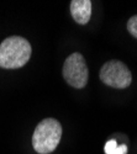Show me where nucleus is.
Listing matches in <instances>:
<instances>
[{
	"label": "nucleus",
	"instance_id": "f257e3e1",
	"mask_svg": "<svg viewBox=\"0 0 137 154\" xmlns=\"http://www.w3.org/2000/svg\"><path fill=\"white\" fill-rule=\"evenodd\" d=\"M31 45L20 36L8 37L0 43V67L4 69L21 68L30 60Z\"/></svg>",
	"mask_w": 137,
	"mask_h": 154
},
{
	"label": "nucleus",
	"instance_id": "f03ea898",
	"mask_svg": "<svg viewBox=\"0 0 137 154\" xmlns=\"http://www.w3.org/2000/svg\"><path fill=\"white\" fill-rule=\"evenodd\" d=\"M61 137V123L54 119H45L35 128L32 136L33 149L40 154H49L57 148Z\"/></svg>",
	"mask_w": 137,
	"mask_h": 154
},
{
	"label": "nucleus",
	"instance_id": "7ed1b4c3",
	"mask_svg": "<svg viewBox=\"0 0 137 154\" xmlns=\"http://www.w3.org/2000/svg\"><path fill=\"white\" fill-rule=\"evenodd\" d=\"M64 80L73 88L82 89L86 85L89 78V72L84 57L80 53L70 54L63 64Z\"/></svg>",
	"mask_w": 137,
	"mask_h": 154
},
{
	"label": "nucleus",
	"instance_id": "20e7f679",
	"mask_svg": "<svg viewBox=\"0 0 137 154\" xmlns=\"http://www.w3.org/2000/svg\"><path fill=\"white\" fill-rule=\"evenodd\" d=\"M101 82L115 89H125L131 84L132 75L129 68L120 60H110L100 69Z\"/></svg>",
	"mask_w": 137,
	"mask_h": 154
},
{
	"label": "nucleus",
	"instance_id": "39448f33",
	"mask_svg": "<svg viewBox=\"0 0 137 154\" xmlns=\"http://www.w3.org/2000/svg\"><path fill=\"white\" fill-rule=\"evenodd\" d=\"M70 14L78 23H88L92 16V2L90 0H72Z\"/></svg>",
	"mask_w": 137,
	"mask_h": 154
},
{
	"label": "nucleus",
	"instance_id": "423d86ee",
	"mask_svg": "<svg viewBox=\"0 0 137 154\" xmlns=\"http://www.w3.org/2000/svg\"><path fill=\"white\" fill-rule=\"evenodd\" d=\"M105 153L106 154H126L127 153V146L122 144L117 146L116 140H109L105 144Z\"/></svg>",
	"mask_w": 137,
	"mask_h": 154
},
{
	"label": "nucleus",
	"instance_id": "0eeeda50",
	"mask_svg": "<svg viewBox=\"0 0 137 154\" xmlns=\"http://www.w3.org/2000/svg\"><path fill=\"white\" fill-rule=\"evenodd\" d=\"M127 30H129V32H130L133 37L137 38V15L132 16V17L129 20V22H127Z\"/></svg>",
	"mask_w": 137,
	"mask_h": 154
}]
</instances>
